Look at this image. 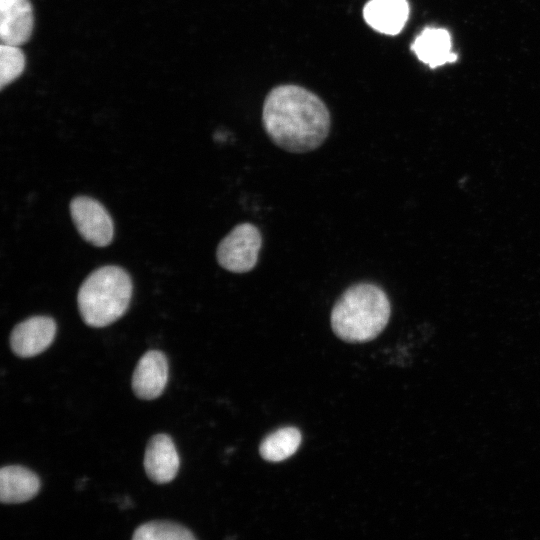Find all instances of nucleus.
Instances as JSON below:
<instances>
[{"label":"nucleus","mask_w":540,"mask_h":540,"mask_svg":"<svg viewBox=\"0 0 540 540\" xmlns=\"http://www.w3.org/2000/svg\"><path fill=\"white\" fill-rule=\"evenodd\" d=\"M263 127L280 148L303 153L318 148L330 130V113L313 92L298 85L274 87L262 110Z\"/></svg>","instance_id":"f257e3e1"},{"label":"nucleus","mask_w":540,"mask_h":540,"mask_svg":"<svg viewBox=\"0 0 540 540\" xmlns=\"http://www.w3.org/2000/svg\"><path fill=\"white\" fill-rule=\"evenodd\" d=\"M391 306L386 293L371 283L349 287L335 303L331 326L346 342H367L376 338L387 325Z\"/></svg>","instance_id":"f03ea898"},{"label":"nucleus","mask_w":540,"mask_h":540,"mask_svg":"<svg viewBox=\"0 0 540 540\" xmlns=\"http://www.w3.org/2000/svg\"><path fill=\"white\" fill-rule=\"evenodd\" d=\"M132 290L131 278L121 267L107 265L94 270L78 291L83 321L96 328L112 324L128 309Z\"/></svg>","instance_id":"7ed1b4c3"},{"label":"nucleus","mask_w":540,"mask_h":540,"mask_svg":"<svg viewBox=\"0 0 540 540\" xmlns=\"http://www.w3.org/2000/svg\"><path fill=\"white\" fill-rule=\"evenodd\" d=\"M261 246L262 236L255 225L238 224L219 243L217 261L230 272H248L257 264Z\"/></svg>","instance_id":"20e7f679"},{"label":"nucleus","mask_w":540,"mask_h":540,"mask_svg":"<svg viewBox=\"0 0 540 540\" xmlns=\"http://www.w3.org/2000/svg\"><path fill=\"white\" fill-rule=\"evenodd\" d=\"M70 212L78 232L87 242L97 247L110 244L114 234L113 221L100 202L79 196L71 201Z\"/></svg>","instance_id":"39448f33"},{"label":"nucleus","mask_w":540,"mask_h":540,"mask_svg":"<svg viewBox=\"0 0 540 540\" xmlns=\"http://www.w3.org/2000/svg\"><path fill=\"white\" fill-rule=\"evenodd\" d=\"M56 323L48 316H33L17 324L10 334V347L23 358L45 351L56 335Z\"/></svg>","instance_id":"423d86ee"},{"label":"nucleus","mask_w":540,"mask_h":540,"mask_svg":"<svg viewBox=\"0 0 540 540\" xmlns=\"http://www.w3.org/2000/svg\"><path fill=\"white\" fill-rule=\"evenodd\" d=\"M168 381V362L165 354L159 350L147 351L138 361L133 376L134 394L143 400L159 397Z\"/></svg>","instance_id":"0eeeda50"},{"label":"nucleus","mask_w":540,"mask_h":540,"mask_svg":"<svg viewBox=\"0 0 540 540\" xmlns=\"http://www.w3.org/2000/svg\"><path fill=\"white\" fill-rule=\"evenodd\" d=\"M34 27L30 0H0V40L21 46L28 42Z\"/></svg>","instance_id":"6e6552de"},{"label":"nucleus","mask_w":540,"mask_h":540,"mask_svg":"<svg viewBox=\"0 0 540 540\" xmlns=\"http://www.w3.org/2000/svg\"><path fill=\"white\" fill-rule=\"evenodd\" d=\"M180 465L176 446L167 434H156L148 442L144 455L147 476L155 483L172 481Z\"/></svg>","instance_id":"1a4fd4ad"},{"label":"nucleus","mask_w":540,"mask_h":540,"mask_svg":"<svg viewBox=\"0 0 540 540\" xmlns=\"http://www.w3.org/2000/svg\"><path fill=\"white\" fill-rule=\"evenodd\" d=\"M409 11L407 0H370L363 8V17L374 30L397 35L406 24Z\"/></svg>","instance_id":"9d476101"},{"label":"nucleus","mask_w":540,"mask_h":540,"mask_svg":"<svg viewBox=\"0 0 540 540\" xmlns=\"http://www.w3.org/2000/svg\"><path fill=\"white\" fill-rule=\"evenodd\" d=\"M451 45L447 30L427 27L415 38L411 50L421 62L434 69L457 60V55L451 51Z\"/></svg>","instance_id":"9b49d317"},{"label":"nucleus","mask_w":540,"mask_h":540,"mask_svg":"<svg viewBox=\"0 0 540 540\" xmlns=\"http://www.w3.org/2000/svg\"><path fill=\"white\" fill-rule=\"evenodd\" d=\"M40 489V480L31 470L8 465L0 470V499L3 503H22L32 499Z\"/></svg>","instance_id":"f8f14e48"},{"label":"nucleus","mask_w":540,"mask_h":540,"mask_svg":"<svg viewBox=\"0 0 540 540\" xmlns=\"http://www.w3.org/2000/svg\"><path fill=\"white\" fill-rule=\"evenodd\" d=\"M302 436L295 427L280 428L263 439L259 447L261 457L270 462H280L291 457L299 448Z\"/></svg>","instance_id":"ddd939ff"},{"label":"nucleus","mask_w":540,"mask_h":540,"mask_svg":"<svg viewBox=\"0 0 540 540\" xmlns=\"http://www.w3.org/2000/svg\"><path fill=\"white\" fill-rule=\"evenodd\" d=\"M132 540H196L185 527L171 522H148L139 526Z\"/></svg>","instance_id":"4468645a"},{"label":"nucleus","mask_w":540,"mask_h":540,"mask_svg":"<svg viewBox=\"0 0 540 540\" xmlns=\"http://www.w3.org/2000/svg\"><path fill=\"white\" fill-rule=\"evenodd\" d=\"M26 57L19 46L0 45V87L3 89L15 81L24 71Z\"/></svg>","instance_id":"2eb2a0df"}]
</instances>
